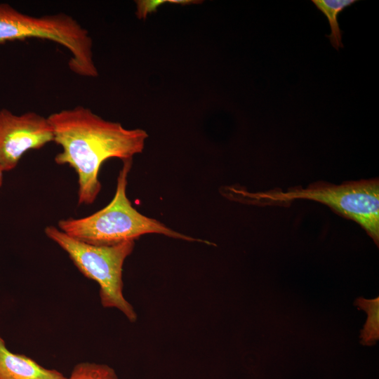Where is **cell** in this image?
<instances>
[{"label":"cell","mask_w":379,"mask_h":379,"mask_svg":"<svg viewBox=\"0 0 379 379\" xmlns=\"http://www.w3.org/2000/svg\"><path fill=\"white\" fill-rule=\"evenodd\" d=\"M47 118L53 142L62 149L55 161L68 164L78 175L79 204H93L100 193L98 176L103 162L110 158L132 159L142 152L148 138L142 129H126L81 105L54 112Z\"/></svg>","instance_id":"6da1fadb"},{"label":"cell","mask_w":379,"mask_h":379,"mask_svg":"<svg viewBox=\"0 0 379 379\" xmlns=\"http://www.w3.org/2000/svg\"><path fill=\"white\" fill-rule=\"evenodd\" d=\"M132 159L123 161L112 201L103 208L81 218L60 220L58 229L69 237L97 246H112L135 241L147 234H159L189 241H208L196 239L174 231L162 222L143 215L133 207L126 196L127 178Z\"/></svg>","instance_id":"7a4b0ae2"},{"label":"cell","mask_w":379,"mask_h":379,"mask_svg":"<svg viewBox=\"0 0 379 379\" xmlns=\"http://www.w3.org/2000/svg\"><path fill=\"white\" fill-rule=\"evenodd\" d=\"M229 190L232 191V196H235L233 199L255 205H286L296 199L324 204L338 214L358 223L378 247V179L349 182L340 185L317 182L306 188L293 187L286 192L279 189L253 193L237 188Z\"/></svg>","instance_id":"3957f363"},{"label":"cell","mask_w":379,"mask_h":379,"mask_svg":"<svg viewBox=\"0 0 379 379\" xmlns=\"http://www.w3.org/2000/svg\"><path fill=\"white\" fill-rule=\"evenodd\" d=\"M28 38L46 39L62 46L71 53L70 70L81 77L98 76L92 38L74 18L63 13L36 17L0 3V44Z\"/></svg>","instance_id":"277c9868"},{"label":"cell","mask_w":379,"mask_h":379,"mask_svg":"<svg viewBox=\"0 0 379 379\" xmlns=\"http://www.w3.org/2000/svg\"><path fill=\"white\" fill-rule=\"evenodd\" d=\"M44 232L68 254L83 275L98 284L104 307L116 308L131 322L136 321L137 314L123 294L122 279L124 262L133 252L135 241L97 246L74 239L54 226L46 227Z\"/></svg>","instance_id":"5b68a950"},{"label":"cell","mask_w":379,"mask_h":379,"mask_svg":"<svg viewBox=\"0 0 379 379\" xmlns=\"http://www.w3.org/2000/svg\"><path fill=\"white\" fill-rule=\"evenodd\" d=\"M53 142L52 127L47 117L34 112L20 115L0 109V168L8 171L15 168L29 150L39 149Z\"/></svg>","instance_id":"8992f818"},{"label":"cell","mask_w":379,"mask_h":379,"mask_svg":"<svg viewBox=\"0 0 379 379\" xmlns=\"http://www.w3.org/2000/svg\"><path fill=\"white\" fill-rule=\"evenodd\" d=\"M0 379H67V376L24 354L12 352L0 334Z\"/></svg>","instance_id":"52a82bcc"},{"label":"cell","mask_w":379,"mask_h":379,"mask_svg":"<svg viewBox=\"0 0 379 379\" xmlns=\"http://www.w3.org/2000/svg\"><path fill=\"white\" fill-rule=\"evenodd\" d=\"M357 1V0H312L317 9L324 14L328 22L331 33L326 35V37L336 50L344 47L342 42L343 31L340 27L338 16L345 9Z\"/></svg>","instance_id":"ba28073f"},{"label":"cell","mask_w":379,"mask_h":379,"mask_svg":"<svg viewBox=\"0 0 379 379\" xmlns=\"http://www.w3.org/2000/svg\"><path fill=\"white\" fill-rule=\"evenodd\" d=\"M354 305L367 313V319L360 333L361 343L371 346L379 339V297L366 299L359 297Z\"/></svg>","instance_id":"9c48e42d"},{"label":"cell","mask_w":379,"mask_h":379,"mask_svg":"<svg viewBox=\"0 0 379 379\" xmlns=\"http://www.w3.org/2000/svg\"><path fill=\"white\" fill-rule=\"evenodd\" d=\"M67 379H118V376L107 364L86 361L76 364Z\"/></svg>","instance_id":"30bf717a"},{"label":"cell","mask_w":379,"mask_h":379,"mask_svg":"<svg viewBox=\"0 0 379 379\" xmlns=\"http://www.w3.org/2000/svg\"><path fill=\"white\" fill-rule=\"evenodd\" d=\"M136 15L138 18H145L149 13L155 11L164 1H138Z\"/></svg>","instance_id":"8fae6325"},{"label":"cell","mask_w":379,"mask_h":379,"mask_svg":"<svg viewBox=\"0 0 379 379\" xmlns=\"http://www.w3.org/2000/svg\"><path fill=\"white\" fill-rule=\"evenodd\" d=\"M2 181H3V171L0 168V187L2 185Z\"/></svg>","instance_id":"7c38bea8"}]
</instances>
